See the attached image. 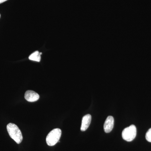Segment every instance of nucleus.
Returning a JSON list of instances; mask_svg holds the SVG:
<instances>
[{
  "mask_svg": "<svg viewBox=\"0 0 151 151\" xmlns=\"http://www.w3.org/2000/svg\"><path fill=\"white\" fill-rule=\"evenodd\" d=\"M7 130L10 137L18 144H20L23 140L22 135L19 127L16 124L10 123L7 126Z\"/></svg>",
  "mask_w": 151,
  "mask_h": 151,
  "instance_id": "obj_1",
  "label": "nucleus"
},
{
  "mask_svg": "<svg viewBox=\"0 0 151 151\" xmlns=\"http://www.w3.org/2000/svg\"><path fill=\"white\" fill-rule=\"evenodd\" d=\"M61 130L55 129L50 132L46 137L47 144L49 146H53L59 142L61 135Z\"/></svg>",
  "mask_w": 151,
  "mask_h": 151,
  "instance_id": "obj_2",
  "label": "nucleus"
},
{
  "mask_svg": "<svg viewBox=\"0 0 151 151\" xmlns=\"http://www.w3.org/2000/svg\"><path fill=\"white\" fill-rule=\"evenodd\" d=\"M137 135V128L134 125L125 128L122 132L123 139L127 142H131L136 137Z\"/></svg>",
  "mask_w": 151,
  "mask_h": 151,
  "instance_id": "obj_3",
  "label": "nucleus"
},
{
  "mask_svg": "<svg viewBox=\"0 0 151 151\" xmlns=\"http://www.w3.org/2000/svg\"><path fill=\"white\" fill-rule=\"evenodd\" d=\"M24 98L28 102H34L39 100L40 96L37 93L34 91L28 90L25 93Z\"/></svg>",
  "mask_w": 151,
  "mask_h": 151,
  "instance_id": "obj_4",
  "label": "nucleus"
},
{
  "mask_svg": "<svg viewBox=\"0 0 151 151\" xmlns=\"http://www.w3.org/2000/svg\"><path fill=\"white\" fill-rule=\"evenodd\" d=\"M114 120L113 116L107 117L104 124V130L105 133H110L113 130L114 127Z\"/></svg>",
  "mask_w": 151,
  "mask_h": 151,
  "instance_id": "obj_5",
  "label": "nucleus"
},
{
  "mask_svg": "<svg viewBox=\"0 0 151 151\" xmlns=\"http://www.w3.org/2000/svg\"><path fill=\"white\" fill-rule=\"evenodd\" d=\"M92 119V116L90 114L85 115L82 118L81 127V130L82 132L86 131L90 125Z\"/></svg>",
  "mask_w": 151,
  "mask_h": 151,
  "instance_id": "obj_6",
  "label": "nucleus"
},
{
  "mask_svg": "<svg viewBox=\"0 0 151 151\" xmlns=\"http://www.w3.org/2000/svg\"><path fill=\"white\" fill-rule=\"evenodd\" d=\"M41 54L42 52H40L38 51H35L29 55V59L30 60H33V61L40 62Z\"/></svg>",
  "mask_w": 151,
  "mask_h": 151,
  "instance_id": "obj_7",
  "label": "nucleus"
},
{
  "mask_svg": "<svg viewBox=\"0 0 151 151\" xmlns=\"http://www.w3.org/2000/svg\"><path fill=\"white\" fill-rule=\"evenodd\" d=\"M146 139L148 142H151V128L146 133Z\"/></svg>",
  "mask_w": 151,
  "mask_h": 151,
  "instance_id": "obj_8",
  "label": "nucleus"
},
{
  "mask_svg": "<svg viewBox=\"0 0 151 151\" xmlns=\"http://www.w3.org/2000/svg\"><path fill=\"white\" fill-rule=\"evenodd\" d=\"M7 1H8V0H0V4L4 2H5Z\"/></svg>",
  "mask_w": 151,
  "mask_h": 151,
  "instance_id": "obj_9",
  "label": "nucleus"
},
{
  "mask_svg": "<svg viewBox=\"0 0 151 151\" xmlns=\"http://www.w3.org/2000/svg\"><path fill=\"white\" fill-rule=\"evenodd\" d=\"M0 18H1V14H0Z\"/></svg>",
  "mask_w": 151,
  "mask_h": 151,
  "instance_id": "obj_10",
  "label": "nucleus"
}]
</instances>
